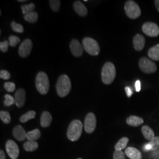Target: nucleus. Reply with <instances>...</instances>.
Segmentation results:
<instances>
[{
    "mask_svg": "<svg viewBox=\"0 0 159 159\" xmlns=\"http://www.w3.org/2000/svg\"><path fill=\"white\" fill-rule=\"evenodd\" d=\"M71 89V84L70 78L66 74L59 77L56 84L57 94L61 97L67 96Z\"/></svg>",
    "mask_w": 159,
    "mask_h": 159,
    "instance_id": "nucleus-1",
    "label": "nucleus"
},
{
    "mask_svg": "<svg viewBox=\"0 0 159 159\" xmlns=\"http://www.w3.org/2000/svg\"><path fill=\"white\" fill-rule=\"evenodd\" d=\"M83 123L79 120H73L68 126L67 136L68 139L72 142L78 140L82 134Z\"/></svg>",
    "mask_w": 159,
    "mask_h": 159,
    "instance_id": "nucleus-2",
    "label": "nucleus"
},
{
    "mask_svg": "<svg viewBox=\"0 0 159 159\" xmlns=\"http://www.w3.org/2000/svg\"><path fill=\"white\" fill-rule=\"evenodd\" d=\"M116 75V70L113 64L111 62L105 63L102 70V79L105 84L113 83Z\"/></svg>",
    "mask_w": 159,
    "mask_h": 159,
    "instance_id": "nucleus-3",
    "label": "nucleus"
},
{
    "mask_svg": "<svg viewBox=\"0 0 159 159\" xmlns=\"http://www.w3.org/2000/svg\"><path fill=\"white\" fill-rule=\"evenodd\" d=\"M35 86L41 94H46L50 89V81L48 75L44 72H39L35 79Z\"/></svg>",
    "mask_w": 159,
    "mask_h": 159,
    "instance_id": "nucleus-4",
    "label": "nucleus"
},
{
    "mask_svg": "<svg viewBox=\"0 0 159 159\" xmlns=\"http://www.w3.org/2000/svg\"><path fill=\"white\" fill-rule=\"evenodd\" d=\"M83 47L85 51L91 56L98 55L100 48L96 41L90 37H85L83 40Z\"/></svg>",
    "mask_w": 159,
    "mask_h": 159,
    "instance_id": "nucleus-5",
    "label": "nucleus"
},
{
    "mask_svg": "<svg viewBox=\"0 0 159 159\" xmlns=\"http://www.w3.org/2000/svg\"><path fill=\"white\" fill-rule=\"evenodd\" d=\"M125 14L131 19H136L141 15L140 7L133 1L129 0L126 1L125 6Z\"/></svg>",
    "mask_w": 159,
    "mask_h": 159,
    "instance_id": "nucleus-6",
    "label": "nucleus"
},
{
    "mask_svg": "<svg viewBox=\"0 0 159 159\" xmlns=\"http://www.w3.org/2000/svg\"><path fill=\"white\" fill-rule=\"evenodd\" d=\"M139 67L145 73H153L157 70L156 64L146 57H142L139 63Z\"/></svg>",
    "mask_w": 159,
    "mask_h": 159,
    "instance_id": "nucleus-7",
    "label": "nucleus"
},
{
    "mask_svg": "<svg viewBox=\"0 0 159 159\" xmlns=\"http://www.w3.org/2000/svg\"><path fill=\"white\" fill-rule=\"evenodd\" d=\"M97 120L95 114L89 113L87 114L84 120V129L87 133H92L96 127Z\"/></svg>",
    "mask_w": 159,
    "mask_h": 159,
    "instance_id": "nucleus-8",
    "label": "nucleus"
},
{
    "mask_svg": "<svg viewBox=\"0 0 159 159\" xmlns=\"http://www.w3.org/2000/svg\"><path fill=\"white\" fill-rule=\"evenodd\" d=\"M143 32L149 37H157L159 35V27L156 23L147 22L142 26Z\"/></svg>",
    "mask_w": 159,
    "mask_h": 159,
    "instance_id": "nucleus-9",
    "label": "nucleus"
},
{
    "mask_svg": "<svg viewBox=\"0 0 159 159\" xmlns=\"http://www.w3.org/2000/svg\"><path fill=\"white\" fill-rule=\"evenodd\" d=\"M6 148L7 153L11 159H17L18 158L20 150L15 142L11 140H8L6 143Z\"/></svg>",
    "mask_w": 159,
    "mask_h": 159,
    "instance_id": "nucleus-10",
    "label": "nucleus"
},
{
    "mask_svg": "<svg viewBox=\"0 0 159 159\" xmlns=\"http://www.w3.org/2000/svg\"><path fill=\"white\" fill-rule=\"evenodd\" d=\"M33 48V43L30 39H25L21 43L19 47L18 52L20 57L25 58L30 54Z\"/></svg>",
    "mask_w": 159,
    "mask_h": 159,
    "instance_id": "nucleus-11",
    "label": "nucleus"
},
{
    "mask_svg": "<svg viewBox=\"0 0 159 159\" xmlns=\"http://www.w3.org/2000/svg\"><path fill=\"white\" fill-rule=\"evenodd\" d=\"M70 48L72 54L75 57H80L83 53V48L77 40H71L70 44Z\"/></svg>",
    "mask_w": 159,
    "mask_h": 159,
    "instance_id": "nucleus-12",
    "label": "nucleus"
},
{
    "mask_svg": "<svg viewBox=\"0 0 159 159\" xmlns=\"http://www.w3.org/2000/svg\"><path fill=\"white\" fill-rule=\"evenodd\" d=\"M16 104L18 107L21 108L24 105L25 102V91L23 89H19L17 90L15 96Z\"/></svg>",
    "mask_w": 159,
    "mask_h": 159,
    "instance_id": "nucleus-13",
    "label": "nucleus"
},
{
    "mask_svg": "<svg viewBox=\"0 0 159 159\" xmlns=\"http://www.w3.org/2000/svg\"><path fill=\"white\" fill-rule=\"evenodd\" d=\"M133 46L137 51H142L145 45V38L141 34H137L133 38Z\"/></svg>",
    "mask_w": 159,
    "mask_h": 159,
    "instance_id": "nucleus-14",
    "label": "nucleus"
},
{
    "mask_svg": "<svg viewBox=\"0 0 159 159\" xmlns=\"http://www.w3.org/2000/svg\"><path fill=\"white\" fill-rule=\"evenodd\" d=\"M12 134L14 137L18 141H23L27 138V133L21 125L16 126L13 129Z\"/></svg>",
    "mask_w": 159,
    "mask_h": 159,
    "instance_id": "nucleus-15",
    "label": "nucleus"
},
{
    "mask_svg": "<svg viewBox=\"0 0 159 159\" xmlns=\"http://www.w3.org/2000/svg\"><path fill=\"white\" fill-rule=\"evenodd\" d=\"M125 155L130 159H142V154L136 148L129 147L125 150Z\"/></svg>",
    "mask_w": 159,
    "mask_h": 159,
    "instance_id": "nucleus-16",
    "label": "nucleus"
},
{
    "mask_svg": "<svg viewBox=\"0 0 159 159\" xmlns=\"http://www.w3.org/2000/svg\"><path fill=\"white\" fill-rule=\"evenodd\" d=\"M75 11L81 17H85L87 14V9L84 4L80 1H76L73 4Z\"/></svg>",
    "mask_w": 159,
    "mask_h": 159,
    "instance_id": "nucleus-17",
    "label": "nucleus"
},
{
    "mask_svg": "<svg viewBox=\"0 0 159 159\" xmlns=\"http://www.w3.org/2000/svg\"><path fill=\"white\" fill-rule=\"evenodd\" d=\"M52 116L51 114L48 111H43L41 114L40 124L43 127H47L51 125L52 121Z\"/></svg>",
    "mask_w": 159,
    "mask_h": 159,
    "instance_id": "nucleus-18",
    "label": "nucleus"
},
{
    "mask_svg": "<svg viewBox=\"0 0 159 159\" xmlns=\"http://www.w3.org/2000/svg\"><path fill=\"white\" fill-rule=\"evenodd\" d=\"M143 122L144 120L142 118L136 116H130L126 120L127 124L133 127H138L142 125Z\"/></svg>",
    "mask_w": 159,
    "mask_h": 159,
    "instance_id": "nucleus-19",
    "label": "nucleus"
},
{
    "mask_svg": "<svg viewBox=\"0 0 159 159\" xmlns=\"http://www.w3.org/2000/svg\"><path fill=\"white\" fill-rule=\"evenodd\" d=\"M148 56L153 60L159 61V44L151 47L148 51Z\"/></svg>",
    "mask_w": 159,
    "mask_h": 159,
    "instance_id": "nucleus-20",
    "label": "nucleus"
},
{
    "mask_svg": "<svg viewBox=\"0 0 159 159\" xmlns=\"http://www.w3.org/2000/svg\"><path fill=\"white\" fill-rule=\"evenodd\" d=\"M142 132L144 138L149 141L155 137L154 131L148 125H143L142 128Z\"/></svg>",
    "mask_w": 159,
    "mask_h": 159,
    "instance_id": "nucleus-21",
    "label": "nucleus"
},
{
    "mask_svg": "<svg viewBox=\"0 0 159 159\" xmlns=\"http://www.w3.org/2000/svg\"><path fill=\"white\" fill-rule=\"evenodd\" d=\"M129 142V139L127 137H124L120 139L114 146L115 150H122L127 147V145Z\"/></svg>",
    "mask_w": 159,
    "mask_h": 159,
    "instance_id": "nucleus-22",
    "label": "nucleus"
},
{
    "mask_svg": "<svg viewBox=\"0 0 159 159\" xmlns=\"http://www.w3.org/2000/svg\"><path fill=\"white\" fill-rule=\"evenodd\" d=\"M24 148L27 152H33L39 148V144L36 141H28L23 145Z\"/></svg>",
    "mask_w": 159,
    "mask_h": 159,
    "instance_id": "nucleus-23",
    "label": "nucleus"
},
{
    "mask_svg": "<svg viewBox=\"0 0 159 159\" xmlns=\"http://www.w3.org/2000/svg\"><path fill=\"white\" fill-rule=\"evenodd\" d=\"M41 137V132L39 129H35L27 133V139L29 141H35Z\"/></svg>",
    "mask_w": 159,
    "mask_h": 159,
    "instance_id": "nucleus-24",
    "label": "nucleus"
},
{
    "mask_svg": "<svg viewBox=\"0 0 159 159\" xmlns=\"http://www.w3.org/2000/svg\"><path fill=\"white\" fill-rule=\"evenodd\" d=\"M39 15L37 12L32 11L24 15V20L29 23H34L38 20Z\"/></svg>",
    "mask_w": 159,
    "mask_h": 159,
    "instance_id": "nucleus-25",
    "label": "nucleus"
},
{
    "mask_svg": "<svg viewBox=\"0 0 159 159\" xmlns=\"http://www.w3.org/2000/svg\"><path fill=\"white\" fill-rule=\"evenodd\" d=\"M35 115H36V113L33 110L29 111L27 113L21 116L20 120L21 123H26L30 120L33 119L35 117Z\"/></svg>",
    "mask_w": 159,
    "mask_h": 159,
    "instance_id": "nucleus-26",
    "label": "nucleus"
},
{
    "mask_svg": "<svg viewBox=\"0 0 159 159\" xmlns=\"http://www.w3.org/2000/svg\"><path fill=\"white\" fill-rule=\"evenodd\" d=\"M0 118L2 122L5 124H9L11 121V116L10 114L5 111H1L0 112Z\"/></svg>",
    "mask_w": 159,
    "mask_h": 159,
    "instance_id": "nucleus-27",
    "label": "nucleus"
},
{
    "mask_svg": "<svg viewBox=\"0 0 159 159\" xmlns=\"http://www.w3.org/2000/svg\"><path fill=\"white\" fill-rule=\"evenodd\" d=\"M35 7V6L33 2L29 4H27V5H23L21 7L23 14L24 15L28 14L29 12L33 11Z\"/></svg>",
    "mask_w": 159,
    "mask_h": 159,
    "instance_id": "nucleus-28",
    "label": "nucleus"
},
{
    "mask_svg": "<svg viewBox=\"0 0 159 159\" xmlns=\"http://www.w3.org/2000/svg\"><path fill=\"white\" fill-rule=\"evenodd\" d=\"M148 143L152 146V151L158 150L159 148V137H154L149 141Z\"/></svg>",
    "mask_w": 159,
    "mask_h": 159,
    "instance_id": "nucleus-29",
    "label": "nucleus"
},
{
    "mask_svg": "<svg viewBox=\"0 0 159 159\" xmlns=\"http://www.w3.org/2000/svg\"><path fill=\"white\" fill-rule=\"evenodd\" d=\"M4 97H5V100L4 102V106L9 107V106H11L12 105L16 104L15 98L14 97L11 96L10 94H6L4 96Z\"/></svg>",
    "mask_w": 159,
    "mask_h": 159,
    "instance_id": "nucleus-30",
    "label": "nucleus"
},
{
    "mask_svg": "<svg viewBox=\"0 0 159 159\" xmlns=\"http://www.w3.org/2000/svg\"><path fill=\"white\" fill-rule=\"evenodd\" d=\"M51 10L54 12H57L60 8L61 1L59 0H50L49 1Z\"/></svg>",
    "mask_w": 159,
    "mask_h": 159,
    "instance_id": "nucleus-31",
    "label": "nucleus"
},
{
    "mask_svg": "<svg viewBox=\"0 0 159 159\" xmlns=\"http://www.w3.org/2000/svg\"><path fill=\"white\" fill-rule=\"evenodd\" d=\"M11 27L13 31H14L15 32H17L18 33H23L24 32V28H23V25L20 24H17L15 21H12L11 23Z\"/></svg>",
    "mask_w": 159,
    "mask_h": 159,
    "instance_id": "nucleus-32",
    "label": "nucleus"
},
{
    "mask_svg": "<svg viewBox=\"0 0 159 159\" xmlns=\"http://www.w3.org/2000/svg\"><path fill=\"white\" fill-rule=\"evenodd\" d=\"M8 42L10 44V46L11 47H16L17 44L20 42V39L19 37L14 35H11L9 37Z\"/></svg>",
    "mask_w": 159,
    "mask_h": 159,
    "instance_id": "nucleus-33",
    "label": "nucleus"
},
{
    "mask_svg": "<svg viewBox=\"0 0 159 159\" xmlns=\"http://www.w3.org/2000/svg\"><path fill=\"white\" fill-rule=\"evenodd\" d=\"M4 87L8 92H13L16 90V84L12 82H7L4 84Z\"/></svg>",
    "mask_w": 159,
    "mask_h": 159,
    "instance_id": "nucleus-34",
    "label": "nucleus"
},
{
    "mask_svg": "<svg viewBox=\"0 0 159 159\" xmlns=\"http://www.w3.org/2000/svg\"><path fill=\"white\" fill-rule=\"evenodd\" d=\"M113 159H125V154L122 150H115L113 153Z\"/></svg>",
    "mask_w": 159,
    "mask_h": 159,
    "instance_id": "nucleus-35",
    "label": "nucleus"
},
{
    "mask_svg": "<svg viewBox=\"0 0 159 159\" xmlns=\"http://www.w3.org/2000/svg\"><path fill=\"white\" fill-rule=\"evenodd\" d=\"M10 45L9 42L7 40H5L4 42L0 43V50L3 52H6L8 50V46Z\"/></svg>",
    "mask_w": 159,
    "mask_h": 159,
    "instance_id": "nucleus-36",
    "label": "nucleus"
},
{
    "mask_svg": "<svg viewBox=\"0 0 159 159\" xmlns=\"http://www.w3.org/2000/svg\"><path fill=\"white\" fill-rule=\"evenodd\" d=\"M10 73L7 70H1L0 71V77L3 80H8L10 79Z\"/></svg>",
    "mask_w": 159,
    "mask_h": 159,
    "instance_id": "nucleus-37",
    "label": "nucleus"
},
{
    "mask_svg": "<svg viewBox=\"0 0 159 159\" xmlns=\"http://www.w3.org/2000/svg\"><path fill=\"white\" fill-rule=\"evenodd\" d=\"M125 91L126 92V94H127L128 97H130L132 96L133 93V90H131V89L130 87H125Z\"/></svg>",
    "mask_w": 159,
    "mask_h": 159,
    "instance_id": "nucleus-38",
    "label": "nucleus"
},
{
    "mask_svg": "<svg viewBox=\"0 0 159 159\" xmlns=\"http://www.w3.org/2000/svg\"><path fill=\"white\" fill-rule=\"evenodd\" d=\"M135 87L137 92H139L141 90V82L140 80H137L135 83Z\"/></svg>",
    "mask_w": 159,
    "mask_h": 159,
    "instance_id": "nucleus-39",
    "label": "nucleus"
},
{
    "mask_svg": "<svg viewBox=\"0 0 159 159\" xmlns=\"http://www.w3.org/2000/svg\"><path fill=\"white\" fill-rule=\"evenodd\" d=\"M144 150L148 152V151H152V146L151 145L148 143H146L144 146Z\"/></svg>",
    "mask_w": 159,
    "mask_h": 159,
    "instance_id": "nucleus-40",
    "label": "nucleus"
},
{
    "mask_svg": "<svg viewBox=\"0 0 159 159\" xmlns=\"http://www.w3.org/2000/svg\"><path fill=\"white\" fill-rule=\"evenodd\" d=\"M0 159H6V155L2 150H0Z\"/></svg>",
    "mask_w": 159,
    "mask_h": 159,
    "instance_id": "nucleus-41",
    "label": "nucleus"
},
{
    "mask_svg": "<svg viewBox=\"0 0 159 159\" xmlns=\"http://www.w3.org/2000/svg\"><path fill=\"white\" fill-rule=\"evenodd\" d=\"M154 4H155V6L156 7V8L157 9L158 11L159 12V0H155L154 1Z\"/></svg>",
    "mask_w": 159,
    "mask_h": 159,
    "instance_id": "nucleus-42",
    "label": "nucleus"
},
{
    "mask_svg": "<svg viewBox=\"0 0 159 159\" xmlns=\"http://www.w3.org/2000/svg\"><path fill=\"white\" fill-rule=\"evenodd\" d=\"M18 2H25V1H26L25 0H18Z\"/></svg>",
    "mask_w": 159,
    "mask_h": 159,
    "instance_id": "nucleus-43",
    "label": "nucleus"
},
{
    "mask_svg": "<svg viewBox=\"0 0 159 159\" xmlns=\"http://www.w3.org/2000/svg\"><path fill=\"white\" fill-rule=\"evenodd\" d=\"M81 159V158H79V159Z\"/></svg>",
    "mask_w": 159,
    "mask_h": 159,
    "instance_id": "nucleus-44",
    "label": "nucleus"
}]
</instances>
